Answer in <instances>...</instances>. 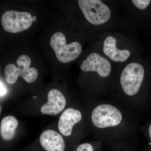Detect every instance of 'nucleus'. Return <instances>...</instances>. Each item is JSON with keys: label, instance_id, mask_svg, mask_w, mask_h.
Segmentation results:
<instances>
[{"label": "nucleus", "instance_id": "19", "mask_svg": "<svg viewBox=\"0 0 151 151\" xmlns=\"http://www.w3.org/2000/svg\"><path fill=\"white\" fill-rule=\"evenodd\" d=\"M0 69H1V67H0Z\"/></svg>", "mask_w": 151, "mask_h": 151}, {"label": "nucleus", "instance_id": "6", "mask_svg": "<svg viewBox=\"0 0 151 151\" xmlns=\"http://www.w3.org/2000/svg\"><path fill=\"white\" fill-rule=\"evenodd\" d=\"M32 17L27 12L9 10L3 14L1 23L6 31L17 33L26 30L31 26Z\"/></svg>", "mask_w": 151, "mask_h": 151}, {"label": "nucleus", "instance_id": "4", "mask_svg": "<svg viewBox=\"0 0 151 151\" xmlns=\"http://www.w3.org/2000/svg\"><path fill=\"white\" fill-rule=\"evenodd\" d=\"M78 6L87 21L94 25L104 24L111 16L108 6L99 0H79Z\"/></svg>", "mask_w": 151, "mask_h": 151}, {"label": "nucleus", "instance_id": "13", "mask_svg": "<svg viewBox=\"0 0 151 151\" xmlns=\"http://www.w3.org/2000/svg\"><path fill=\"white\" fill-rule=\"evenodd\" d=\"M132 2L137 8L144 10L147 7L151 1L150 0H132Z\"/></svg>", "mask_w": 151, "mask_h": 151}, {"label": "nucleus", "instance_id": "18", "mask_svg": "<svg viewBox=\"0 0 151 151\" xmlns=\"http://www.w3.org/2000/svg\"><path fill=\"white\" fill-rule=\"evenodd\" d=\"M1 107H0V112H1Z\"/></svg>", "mask_w": 151, "mask_h": 151}, {"label": "nucleus", "instance_id": "8", "mask_svg": "<svg viewBox=\"0 0 151 151\" xmlns=\"http://www.w3.org/2000/svg\"><path fill=\"white\" fill-rule=\"evenodd\" d=\"M48 101L41 108V112L45 115L54 116L60 113L65 108V97L58 89H52L49 92Z\"/></svg>", "mask_w": 151, "mask_h": 151}, {"label": "nucleus", "instance_id": "7", "mask_svg": "<svg viewBox=\"0 0 151 151\" xmlns=\"http://www.w3.org/2000/svg\"><path fill=\"white\" fill-rule=\"evenodd\" d=\"M81 69L84 72H96L101 77L105 78L111 74L112 67L108 60L98 53L93 52L83 60Z\"/></svg>", "mask_w": 151, "mask_h": 151}, {"label": "nucleus", "instance_id": "10", "mask_svg": "<svg viewBox=\"0 0 151 151\" xmlns=\"http://www.w3.org/2000/svg\"><path fill=\"white\" fill-rule=\"evenodd\" d=\"M41 145L46 151H64V139L59 133L52 130L42 132L40 138Z\"/></svg>", "mask_w": 151, "mask_h": 151}, {"label": "nucleus", "instance_id": "15", "mask_svg": "<svg viewBox=\"0 0 151 151\" xmlns=\"http://www.w3.org/2000/svg\"><path fill=\"white\" fill-rule=\"evenodd\" d=\"M8 93V89L5 84L0 81V97H4Z\"/></svg>", "mask_w": 151, "mask_h": 151}, {"label": "nucleus", "instance_id": "12", "mask_svg": "<svg viewBox=\"0 0 151 151\" xmlns=\"http://www.w3.org/2000/svg\"><path fill=\"white\" fill-rule=\"evenodd\" d=\"M18 122L15 117L8 116L3 118L0 126V134L3 139L10 141L14 137Z\"/></svg>", "mask_w": 151, "mask_h": 151}, {"label": "nucleus", "instance_id": "14", "mask_svg": "<svg viewBox=\"0 0 151 151\" xmlns=\"http://www.w3.org/2000/svg\"><path fill=\"white\" fill-rule=\"evenodd\" d=\"M76 151H95L94 147L90 143H85L79 145Z\"/></svg>", "mask_w": 151, "mask_h": 151}, {"label": "nucleus", "instance_id": "1", "mask_svg": "<svg viewBox=\"0 0 151 151\" xmlns=\"http://www.w3.org/2000/svg\"><path fill=\"white\" fill-rule=\"evenodd\" d=\"M18 68L13 64H9L5 68L6 80L9 84H14L21 76L28 83H33L37 79L38 73L36 68L30 67L31 60L28 56L20 55L17 61Z\"/></svg>", "mask_w": 151, "mask_h": 151}, {"label": "nucleus", "instance_id": "5", "mask_svg": "<svg viewBox=\"0 0 151 151\" xmlns=\"http://www.w3.org/2000/svg\"><path fill=\"white\" fill-rule=\"evenodd\" d=\"M122 113L118 108L110 104H103L94 108L91 120L94 127L105 129L118 126L122 122Z\"/></svg>", "mask_w": 151, "mask_h": 151}, {"label": "nucleus", "instance_id": "2", "mask_svg": "<svg viewBox=\"0 0 151 151\" xmlns=\"http://www.w3.org/2000/svg\"><path fill=\"white\" fill-rule=\"evenodd\" d=\"M66 38L63 33H55L50 40V45L55 52L57 59L62 63L71 62L78 58L82 51L79 42H73L66 44Z\"/></svg>", "mask_w": 151, "mask_h": 151}, {"label": "nucleus", "instance_id": "17", "mask_svg": "<svg viewBox=\"0 0 151 151\" xmlns=\"http://www.w3.org/2000/svg\"><path fill=\"white\" fill-rule=\"evenodd\" d=\"M36 19H37V17H36L35 16H33L32 17V22L36 21Z\"/></svg>", "mask_w": 151, "mask_h": 151}, {"label": "nucleus", "instance_id": "11", "mask_svg": "<svg viewBox=\"0 0 151 151\" xmlns=\"http://www.w3.org/2000/svg\"><path fill=\"white\" fill-rule=\"evenodd\" d=\"M116 38L111 36H108L103 43V52L113 61L125 62L129 57L130 52L128 50L118 49L116 47Z\"/></svg>", "mask_w": 151, "mask_h": 151}, {"label": "nucleus", "instance_id": "3", "mask_svg": "<svg viewBox=\"0 0 151 151\" xmlns=\"http://www.w3.org/2000/svg\"><path fill=\"white\" fill-rule=\"evenodd\" d=\"M145 69L137 63H129L122 71L120 83L123 91L127 95L133 96L139 92L144 80Z\"/></svg>", "mask_w": 151, "mask_h": 151}, {"label": "nucleus", "instance_id": "9", "mask_svg": "<svg viewBox=\"0 0 151 151\" xmlns=\"http://www.w3.org/2000/svg\"><path fill=\"white\" fill-rule=\"evenodd\" d=\"M82 117L80 111L73 108H67L60 117L58 124L59 132L65 137L70 136L73 126L81 121Z\"/></svg>", "mask_w": 151, "mask_h": 151}, {"label": "nucleus", "instance_id": "16", "mask_svg": "<svg viewBox=\"0 0 151 151\" xmlns=\"http://www.w3.org/2000/svg\"><path fill=\"white\" fill-rule=\"evenodd\" d=\"M149 135H150V137L151 139V124L150 125V127H149Z\"/></svg>", "mask_w": 151, "mask_h": 151}]
</instances>
